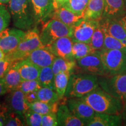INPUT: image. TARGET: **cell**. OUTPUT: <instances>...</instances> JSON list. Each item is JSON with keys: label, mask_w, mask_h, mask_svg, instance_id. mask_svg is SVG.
<instances>
[{"label": "cell", "mask_w": 126, "mask_h": 126, "mask_svg": "<svg viewBox=\"0 0 126 126\" xmlns=\"http://www.w3.org/2000/svg\"></svg>", "instance_id": "c3c4849f"}, {"label": "cell", "mask_w": 126, "mask_h": 126, "mask_svg": "<svg viewBox=\"0 0 126 126\" xmlns=\"http://www.w3.org/2000/svg\"><path fill=\"white\" fill-rule=\"evenodd\" d=\"M8 9L14 25L18 29L28 31L36 24L31 0H10Z\"/></svg>", "instance_id": "7a4b0ae2"}, {"label": "cell", "mask_w": 126, "mask_h": 126, "mask_svg": "<svg viewBox=\"0 0 126 126\" xmlns=\"http://www.w3.org/2000/svg\"><path fill=\"white\" fill-rule=\"evenodd\" d=\"M89 1V0H66L60 6L65 8L77 15H83Z\"/></svg>", "instance_id": "f1b7e54d"}, {"label": "cell", "mask_w": 126, "mask_h": 126, "mask_svg": "<svg viewBox=\"0 0 126 126\" xmlns=\"http://www.w3.org/2000/svg\"><path fill=\"white\" fill-rule=\"evenodd\" d=\"M100 24L104 31L108 34L126 45V32L119 19L101 18Z\"/></svg>", "instance_id": "2e32d148"}, {"label": "cell", "mask_w": 126, "mask_h": 126, "mask_svg": "<svg viewBox=\"0 0 126 126\" xmlns=\"http://www.w3.org/2000/svg\"><path fill=\"white\" fill-rule=\"evenodd\" d=\"M60 105L59 102L53 104H49L42 101L37 100L30 104L29 109L42 115L50 113H57Z\"/></svg>", "instance_id": "484cf974"}, {"label": "cell", "mask_w": 126, "mask_h": 126, "mask_svg": "<svg viewBox=\"0 0 126 126\" xmlns=\"http://www.w3.org/2000/svg\"><path fill=\"white\" fill-rule=\"evenodd\" d=\"M71 74V72H63L55 75V90L57 93L60 98H61L65 96L69 80Z\"/></svg>", "instance_id": "d4e9b609"}, {"label": "cell", "mask_w": 126, "mask_h": 126, "mask_svg": "<svg viewBox=\"0 0 126 126\" xmlns=\"http://www.w3.org/2000/svg\"><path fill=\"white\" fill-rule=\"evenodd\" d=\"M103 32L104 35H105V41H104V47L103 49H117L126 51V45H125L124 43H123L121 40L115 38V37H113V36H110L109 34H108L104 30Z\"/></svg>", "instance_id": "1f68e13d"}, {"label": "cell", "mask_w": 126, "mask_h": 126, "mask_svg": "<svg viewBox=\"0 0 126 126\" xmlns=\"http://www.w3.org/2000/svg\"><path fill=\"white\" fill-rule=\"evenodd\" d=\"M5 126H26L24 116H22L13 111H8Z\"/></svg>", "instance_id": "d590c367"}, {"label": "cell", "mask_w": 126, "mask_h": 126, "mask_svg": "<svg viewBox=\"0 0 126 126\" xmlns=\"http://www.w3.org/2000/svg\"><path fill=\"white\" fill-rule=\"evenodd\" d=\"M39 101L49 104H53L59 100L60 97L56 90L48 87H42L37 91Z\"/></svg>", "instance_id": "f546056e"}, {"label": "cell", "mask_w": 126, "mask_h": 126, "mask_svg": "<svg viewBox=\"0 0 126 126\" xmlns=\"http://www.w3.org/2000/svg\"><path fill=\"white\" fill-rule=\"evenodd\" d=\"M65 1H66V0H65Z\"/></svg>", "instance_id": "681fc988"}, {"label": "cell", "mask_w": 126, "mask_h": 126, "mask_svg": "<svg viewBox=\"0 0 126 126\" xmlns=\"http://www.w3.org/2000/svg\"><path fill=\"white\" fill-rule=\"evenodd\" d=\"M96 51L92 48L89 43L83 42H74L72 54L75 60L82 59L88 55Z\"/></svg>", "instance_id": "83f0119b"}, {"label": "cell", "mask_w": 126, "mask_h": 126, "mask_svg": "<svg viewBox=\"0 0 126 126\" xmlns=\"http://www.w3.org/2000/svg\"><path fill=\"white\" fill-rule=\"evenodd\" d=\"M9 110L5 104L0 103V126H5Z\"/></svg>", "instance_id": "f35d334b"}, {"label": "cell", "mask_w": 126, "mask_h": 126, "mask_svg": "<svg viewBox=\"0 0 126 126\" xmlns=\"http://www.w3.org/2000/svg\"><path fill=\"white\" fill-rule=\"evenodd\" d=\"M124 4H125V5L126 7V0H124Z\"/></svg>", "instance_id": "7dc6e473"}, {"label": "cell", "mask_w": 126, "mask_h": 126, "mask_svg": "<svg viewBox=\"0 0 126 126\" xmlns=\"http://www.w3.org/2000/svg\"><path fill=\"white\" fill-rule=\"evenodd\" d=\"M72 27L68 26L56 19L45 23L40 32V39L45 47H48L58 39L65 36H71Z\"/></svg>", "instance_id": "5b68a950"}, {"label": "cell", "mask_w": 126, "mask_h": 126, "mask_svg": "<svg viewBox=\"0 0 126 126\" xmlns=\"http://www.w3.org/2000/svg\"><path fill=\"white\" fill-rule=\"evenodd\" d=\"M121 116L122 118V125L126 126V103L124 105L123 111Z\"/></svg>", "instance_id": "b9f144b4"}, {"label": "cell", "mask_w": 126, "mask_h": 126, "mask_svg": "<svg viewBox=\"0 0 126 126\" xmlns=\"http://www.w3.org/2000/svg\"><path fill=\"white\" fill-rule=\"evenodd\" d=\"M9 1H10V0H0V5L1 4H4V5L8 4Z\"/></svg>", "instance_id": "bcb514c9"}, {"label": "cell", "mask_w": 126, "mask_h": 126, "mask_svg": "<svg viewBox=\"0 0 126 126\" xmlns=\"http://www.w3.org/2000/svg\"><path fill=\"white\" fill-rule=\"evenodd\" d=\"M11 19V14L8 8L4 4L0 5V32L7 29Z\"/></svg>", "instance_id": "836d02e7"}, {"label": "cell", "mask_w": 126, "mask_h": 126, "mask_svg": "<svg viewBox=\"0 0 126 126\" xmlns=\"http://www.w3.org/2000/svg\"><path fill=\"white\" fill-rule=\"evenodd\" d=\"M14 64L19 72L22 81L38 79L41 68L34 65L27 59L15 61L14 62Z\"/></svg>", "instance_id": "ac0fdd59"}, {"label": "cell", "mask_w": 126, "mask_h": 126, "mask_svg": "<svg viewBox=\"0 0 126 126\" xmlns=\"http://www.w3.org/2000/svg\"><path fill=\"white\" fill-rule=\"evenodd\" d=\"M100 54L107 75L126 71V51L103 49L100 51Z\"/></svg>", "instance_id": "52a82bcc"}, {"label": "cell", "mask_w": 126, "mask_h": 126, "mask_svg": "<svg viewBox=\"0 0 126 126\" xmlns=\"http://www.w3.org/2000/svg\"><path fill=\"white\" fill-rule=\"evenodd\" d=\"M42 126H58L57 113H50L42 115Z\"/></svg>", "instance_id": "8d00e7d4"}, {"label": "cell", "mask_w": 126, "mask_h": 126, "mask_svg": "<svg viewBox=\"0 0 126 126\" xmlns=\"http://www.w3.org/2000/svg\"><path fill=\"white\" fill-rule=\"evenodd\" d=\"M104 9V0H89L83 14L85 19L100 20Z\"/></svg>", "instance_id": "603a6c76"}, {"label": "cell", "mask_w": 126, "mask_h": 126, "mask_svg": "<svg viewBox=\"0 0 126 126\" xmlns=\"http://www.w3.org/2000/svg\"><path fill=\"white\" fill-rule=\"evenodd\" d=\"M7 93H8V90L2 81V79H0V96L4 95Z\"/></svg>", "instance_id": "60d3db41"}, {"label": "cell", "mask_w": 126, "mask_h": 126, "mask_svg": "<svg viewBox=\"0 0 126 126\" xmlns=\"http://www.w3.org/2000/svg\"><path fill=\"white\" fill-rule=\"evenodd\" d=\"M26 32L18 28L6 29L0 32V48L5 54L16 49Z\"/></svg>", "instance_id": "30bf717a"}, {"label": "cell", "mask_w": 126, "mask_h": 126, "mask_svg": "<svg viewBox=\"0 0 126 126\" xmlns=\"http://www.w3.org/2000/svg\"><path fill=\"white\" fill-rule=\"evenodd\" d=\"M76 61L77 67L75 70L77 72L78 71L77 73L89 74L98 77L107 75V72L100 56V51H94Z\"/></svg>", "instance_id": "ba28073f"}, {"label": "cell", "mask_w": 126, "mask_h": 126, "mask_svg": "<svg viewBox=\"0 0 126 126\" xmlns=\"http://www.w3.org/2000/svg\"><path fill=\"white\" fill-rule=\"evenodd\" d=\"M126 14L124 0H104L102 18L119 19Z\"/></svg>", "instance_id": "9a60e30c"}, {"label": "cell", "mask_w": 126, "mask_h": 126, "mask_svg": "<svg viewBox=\"0 0 126 126\" xmlns=\"http://www.w3.org/2000/svg\"><path fill=\"white\" fill-rule=\"evenodd\" d=\"M25 99L29 104L33 103L37 101L38 100V97H37V91H34V92H31L27 93L25 94Z\"/></svg>", "instance_id": "ab89813d"}, {"label": "cell", "mask_w": 126, "mask_h": 126, "mask_svg": "<svg viewBox=\"0 0 126 126\" xmlns=\"http://www.w3.org/2000/svg\"><path fill=\"white\" fill-rule=\"evenodd\" d=\"M100 20L83 18L72 27L70 37L74 42L90 43L94 30L99 24Z\"/></svg>", "instance_id": "9c48e42d"}, {"label": "cell", "mask_w": 126, "mask_h": 126, "mask_svg": "<svg viewBox=\"0 0 126 126\" xmlns=\"http://www.w3.org/2000/svg\"><path fill=\"white\" fill-rule=\"evenodd\" d=\"M74 42L70 36H65L58 39L47 47L56 57L69 60H75L72 54Z\"/></svg>", "instance_id": "4fadbf2b"}, {"label": "cell", "mask_w": 126, "mask_h": 126, "mask_svg": "<svg viewBox=\"0 0 126 126\" xmlns=\"http://www.w3.org/2000/svg\"><path fill=\"white\" fill-rule=\"evenodd\" d=\"M56 57L47 47H43L36 48L31 52L26 59L40 68H42L51 66Z\"/></svg>", "instance_id": "5bb4252c"}, {"label": "cell", "mask_w": 126, "mask_h": 126, "mask_svg": "<svg viewBox=\"0 0 126 126\" xmlns=\"http://www.w3.org/2000/svg\"><path fill=\"white\" fill-rule=\"evenodd\" d=\"M2 79L7 88L8 92L16 89L22 81L19 72L15 67L14 63Z\"/></svg>", "instance_id": "7402d4cb"}, {"label": "cell", "mask_w": 126, "mask_h": 126, "mask_svg": "<svg viewBox=\"0 0 126 126\" xmlns=\"http://www.w3.org/2000/svg\"><path fill=\"white\" fill-rule=\"evenodd\" d=\"M26 126H42V115L29 109L24 115Z\"/></svg>", "instance_id": "e575fe53"}, {"label": "cell", "mask_w": 126, "mask_h": 126, "mask_svg": "<svg viewBox=\"0 0 126 126\" xmlns=\"http://www.w3.org/2000/svg\"><path fill=\"white\" fill-rule=\"evenodd\" d=\"M104 32L99 21V24L94 30L89 45L95 51H101L103 50L104 47Z\"/></svg>", "instance_id": "4dcf8cb0"}, {"label": "cell", "mask_w": 126, "mask_h": 126, "mask_svg": "<svg viewBox=\"0 0 126 126\" xmlns=\"http://www.w3.org/2000/svg\"><path fill=\"white\" fill-rule=\"evenodd\" d=\"M99 86L109 94L126 101V71L112 75L99 77Z\"/></svg>", "instance_id": "8992f818"}, {"label": "cell", "mask_w": 126, "mask_h": 126, "mask_svg": "<svg viewBox=\"0 0 126 126\" xmlns=\"http://www.w3.org/2000/svg\"><path fill=\"white\" fill-rule=\"evenodd\" d=\"M58 126H86L82 120L73 114L67 105H60L57 112Z\"/></svg>", "instance_id": "d6986e66"}, {"label": "cell", "mask_w": 126, "mask_h": 126, "mask_svg": "<svg viewBox=\"0 0 126 126\" xmlns=\"http://www.w3.org/2000/svg\"><path fill=\"white\" fill-rule=\"evenodd\" d=\"M51 18L59 20L68 26L72 27L80 20L84 18V17L83 15H77L60 6L54 9L51 14Z\"/></svg>", "instance_id": "ffe728a7"}, {"label": "cell", "mask_w": 126, "mask_h": 126, "mask_svg": "<svg viewBox=\"0 0 126 126\" xmlns=\"http://www.w3.org/2000/svg\"><path fill=\"white\" fill-rule=\"evenodd\" d=\"M42 87L38 79L23 80L16 89L21 91L25 94L34 91H38Z\"/></svg>", "instance_id": "d6a6232c"}, {"label": "cell", "mask_w": 126, "mask_h": 126, "mask_svg": "<svg viewBox=\"0 0 126 126\" xmlns=\"http://www.w3.org/2000/svg\"><path fill=\"white\" fill-rule=\"evenodd\" d=\"M95 112L122 115L124 103L121 99L109 94L100 86L81 97Z\"/></svg>", "instance_id": "6da1fadb"}, {"label": "cell", "mask_w": 126, "mask_h": 126, "mask_svg": "<svg viewBox=\"0 0 126 126\" xmlns=\"http://www.w3.org/2000/svg\"><path fill=\"white\" fill-rule=\"evenodd\" d=\"M119 20L122 26H123V28H124V29H125L126 32V14L123 16L122 17H121L119 19Z\"/></svg>", "instance_id": "7bdbcfd3"}, {"label": "cell", "mask_w": 126, "mask_h": 126, "mask_svg": "<svg viewBox=\"0 0 126 126\" xmlns=\"http://www.w3.org/2000/svg\"><path fill=\"white\" fill-rule=\"evenodd\" d=\"M65 0H54V9L60 7Z\"/></svg>", "instance_id": "ee69618b"}, {"label": "cell", "mask_w": 126, "mask_h": 126, "mask_svg": "<svg viewBox=\"0 0 126 126\" xmlns=\"http://www.w3.org/2000/svg\"><path fill=\"white\" fill-rule=\"evenodd\" d=\"M122 125L121 115L96 112L88 126H118Z\"/></svg>", "instance_id": "44dd1931"}, {"label": "cell", "mask_w": 126, "mask_h": 126, "mask_svg": "<svg viewBox=\"0 0 126 126\" xmlns=\"http://www.w3.org/2000/svg\"><path fill=\"white\" fill-rule=\"evenodd\" d=\"M67 105L73 114L82 120L86 126L92 120L96 113L95 111L81 97L68 98Z\"/></svg>", "instance_id": "8fae6325"}, {"label": "cell", "mask_w": 126, "mask_h": 126, "mask_svg": "<svg viewBox=\"0 0 126 126\" xmlns=\"http://www.w3.org/2000/svg\"><path fill=\"white\" fill-rule=\"evenodd\" d=\"M77 67L75 60H69L56 57L51 65L54 75L63 72H68L74 74Z\"/></svg>", "instance_id": "cb8c5ba5"}, {"label": "cell", "mask_w": 126, "mask_h": 126, "mask_svg": "<svg viewBox=\"0 0 126 126\" xmlns=\"http://www.w3.org/2000/svg\"><path fill=\"white\" fill-rule=\"evenodd\" d=\"M99 86V77L86 73L72 74L71 75L65 96L82 97Z\"/></svg>", "instance_id": "3957f363"}, {"label": "cell", "mask_w": 126, "mask_h": 126, "mask_svg": "<svg viewBox=\"0 0 126 126\" xmlns=\"http://www.w3.org/2000/svg\"><path fill=\"white\" fill-rule=\"evenodd\" d=\"M55 75L51 66L42 68L37 79L42 87H48L55 89Z\"/></svg>", "instance_id": "4316f807"}, {"label": "cell", "mask_w": 126, "mask_h": 126, "mask_svg": "<svg viewBox=\"0 0 126 126\" xmlns=\"http://www.w3.org/2000/svg\"><path fill=\"white\" fill-rule=\"evenodd\" d=\"M13 63L11 60L6 56V55L4 59L0 60V79L4 77L6 72L12 65Z\"/></svg>", "instance_id": "74e56055"}, {"label": "cell", "mask_w": 126, "mask_h": 126, "mask_svg": "<svg viewBox=\"0 0 126 126\" xmlns=\"http://www.w3.org/2000/svg\"><path fill=\"white\" fill-rule=\"evenodd\" d=\"M36 23L41 22L51 15L54 10V0H31Z\"/></svg>", "instance_id": "e0dca14e"}, {"label": "cell", "mask_w": 126, "mask_h": 126, "mask_svg": "<svg viewBox=\"0 0 126 126\" xmlns=\"http://www.w3.org/2000/svg\"><path fill=\"white\" fill-rule=\"evenodd\" d=\"M5 104L9 111L18 113L22 116H24L30 107V104L25 99V94L19 89L9 92Z\"/></svg>", "instance_id": "7c38bea8"}, {"label": "cell", "mask_w": 126, "mask_h": 126, "mask_svg": "<svg viewBox=\"0 0 126 126\" xmlns=\"http://www.w3.org/2000/svg\"><path fill=\"white\" fill-rule=\"evenodd\" d=\"M6 54L4 53V51L0 48V60L4 59V57H5Z\"/></svg>", "instance_id": "f6af8a7d"}, {"label": "cell", "mask_w": 126, "mask_h": 126, "mask_svg": "<svg viewBox=\"0 0 126 126\" xmlns=\"http://www.w3.org/2000/svg\"><path fill=\"white\" fill-rule=\"evenodd\" d=\"M45 47L40 39V33L37 28L34 27L26 32L23 37L15 50L6 54L13 62L26 59L31 52L36 48Z\"/></svg>", "instance_id": "277c9868"}]
</instances>
